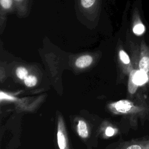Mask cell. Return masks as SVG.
I'll return each mask as SVG.
<instances>
[{
	"label": "cell",
	"mask_w": 149,
	"mask_h": 149,
	"mask_svg": "<svg viewBox=\"0 0 149 149\" xmlns=\"http://www.w3.org/2000/svg\"><path fill=\"white\" fill-rule=\"evenodd\" d=\"M109 110L113 113L130 115L135 119L145 120L149 116V105L144 97H139L136 101L122 100L110 104Z\"/></svg>",
	"instance_id": "obj_1"
},
{
	"label": "cell",
	"mask_w": 149,
	"mask_h": 149,
	"mask_svg": "<svg viewBox=\"0 0 149 149\" xmlns=\"http://www.w3.org/2000/svg\"><path fill=\"white\" fill-rule=\"evenodd\" d=\"M139 69L147 77L149 86V45L144 41L141 42L140 45Z\"/></svg>",
	"instance_id": "obj_4"
},
{
	"label": "cell",
	"mask_w": 149,
	"mask_h": 149,
	"mask_svg": "<svg viewBox=\"0 0 149 149\" xmlns=\"http://www.w3.org/2000/svg\"><path fill=\"white\" fill-rule=\"evenodd\" d=\"M115 149H149V136L125 141Z\"/></svg>",
	"instance_id": "obj_5"
},
{
	"label": "cell",
	"mask_w": 149,
	"mask_h": 149,
	"mask_svg": "<svg viewBox=\"0 0 149 149\" xmlns=\"http://www.w3.org/2000/svg\"><path fill=\"white\" fill-rule=\"evenodd\" d=\"M118 132V130L111 126H107L105 129V135L107 137H112L116 134Z\"/></svg>",
	"instance_id": "obj_12"
},
{
	"label": "cell",
	"mask_w": 149,
	"mask_h": 149,
	"mask_svg": "<svg viewBox=\"0 0 149 149\" xmlns=\"http://www.w3.org/2000/svg\"><path fill=\"white\" fill-rule=\"evenodd\" d=\"M15 1H21L22 0H15Z\"/></svg>",
	"instance_id": "obj_16"
},
{
	"label": "cell",
	"mask_w": 149,
	"mask_h": 149,
	"mask_svg": "<svg viewBox=\"0 0 149 149\" xmlns=\"http://www.w3.org/2000/svg\"><path fill=\"white\" fill-rule=\"evenodd\" d=\"M16 98L15 97H13L10 95H9L6 94V93H4L3 91H1V100L2 101L3 100H8V101H14L16 100Z\"/></svg>",
	"instance_id": "obj_14"
},
{
	"label": "cell",
	"mask_w": 149,
	"mask_h": 149,
	"mask_svg": "<svg viewBox=\"0 0 149 149\" xmlns=\"http://www.w3.org/2000/svg\"><path fill=\"white\" fill-rule=\"evenodd\" d=\"M95 0H81V4L83 7L88 8L93 6Z\"/></svg>",
	"instance_id": "obj_15"
},
{
	"label": "cell",
	"mask_w": 149,
	"mask_h": 149,
	"mask_svg": "<svg viewBox=\"0 0 149 149\" xmlns=\"http://www.w3.org/2000/svg\"><path fill=\"white\" fill-rule=\"evenodd\" d=\"M145 31V27L144 25L141 22L140 19L138 16L137 18L136 22L134 23L133 27V31L136 35H141Z\"/></svg>",
	"instance_id": "obj_8"
},
{
	"label": "cell",
	"mask_w": 149,
	"mask_h": 149,
	"mask_svg": "<svg viewBox=\"0 0 149 149\" xmlns=\"http://www.w3.org/2000/svg\"><path fill=\"white\" fill-rule=\"evenodd\" d=\"M24 84L29 87H31L36 85L37 83V79L35 76L29 75L24 80Z\"/></svg>",
	"instance_id": "obj_10"
},
{
	"label": "cell",
	"mask_w": 149,
	"mask_h": 149,
	"mask_svg": "<svg viewBox=\"0 0 149 149\" xmlns=\"http://www.w3.org/2000/svg\"><path fill=\"white\" fill-rule=\"evenodd\" d=\"M146 84H148L147 77L139 70V68L130 71L128 81V90L130 94H134L139 86Z\"/></svg>",
	"instance_id": "obj_2"
},
{
	"label": "cell",
	"mask_w": 149,
	"mask_h": 149,
	"mask_svg": "<svg viewBox=\"0 0 149 149\" xmlns=\"http://www.w3.org/2000/svg\"><path fill=\"white\" fill-rule=\"evenodd\" d=\"M0 3L3 9H8L12 5V0H0Z\"/></svg>",
	"instance_id": "obj_13"
},
{
	"label": "cell",
	"mask_w": 149,
	"mask_h": 149,
	"mask_svg": "<svg viewBox=\"0 0 149 149\" xmlns=\"http://www.w3.org/2000/svg\"><path fill=\"white\" fill-rule=\"evenodd\" d=\"M77 133L78 135L83 138L86 139L88 137L89 131L87 123L85 120L83 119H79L77 121V124L76 126Z\"/></svg>",
	"instance_id": "obj_6"
},
{
	"label": "cell",
	"mask_w": 149,
	"mask_h": 149,
	"mask_svg": "<svg viewBox=\"0 0 149 149\" xmlns=\"http://www.w3.org/2000/svg\"><path fill=\"white\" fill-rule=\"evenodd\" d=\"M57 142L59 149H70L66 125L61 114L57 117Z\"/></svg>",
	"instance_id": "obj_3"
},
{
	"label": "cell",
	"mask_w": 149,
	"mask_h": 149,
	"mask_svg": "<svg viewBox=\"0 0 149 149\" xmlns=\"http://www.w3.org/2000/svg\"><path fill=\"white\" fill-rule=\"evenodd\" d=\"M92 62V56L88 55H86L79 57L75 62V65L77 68L83 69L90 66Z\"/></svg>",
	"instance_id": "obj_7"
},
{
	"label": "cell",
	"mask_w": 149,
	"mask_h": 149,
	"mask_svg": "<svg viewBox=\"0 0 149 149\" xmlns=\"http://www.w3.org/2000/svg\"><path fill=\"white\" fill-rule=\"evenodd\" d=\"M119 56L121 62L126 65H129L130 63V58L127 53L123 49H120L119 52Z\"/></svg>",
	"instance_id": "obj_11"
},
{
	"label": "cell",
	"mask_w": 149,
	"mask_h": 149,
	"mask_svg": "<svg viewBox=\"0 0 149 149\" xmlns=\"http://www.w3.org/2000/svg\"><path fill=\"white\" fill-rule=\"evenodd\" d=\"M16 74L18 78L21 80H24L29 75L27 70L24 67H19L16 70Z\"/></svg>",
	"instance_id": "obj_9"
}]
</instances>
